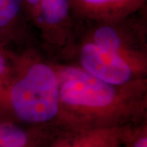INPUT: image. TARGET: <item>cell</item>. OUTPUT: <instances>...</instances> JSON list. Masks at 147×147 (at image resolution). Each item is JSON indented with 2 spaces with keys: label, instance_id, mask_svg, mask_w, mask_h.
<instances>
[{
  "label": "cell",
  "instance_id": "6da1fadb",
  "mask_svg": "<svg viewBox=\"0 0 147 147\" xmlns=\"http://www.w3.org/2000/svg\"><path fill=\"white\" fill-rule=\"evenodd\" d=\"M58 79L61 113L68 128L123 127L138 117V111L119 103L120 86L77 68L64 69Z\"/></svg>",
  "mask_w": 147,
  "mask_h": 147
},
{
  "label": "cell",
  "instance_id": "7a4b0ae2",
  "mask_svg": "<svg viewBox=\"0 0 147 147\" xmlns=\"http://www.w3.org/2000/svg\"><path fill=\"white\" fill-rule=\"evenodd\" d=\"M11 107L17 123L67 129L60 98L57 74L46 64L37 63L12 87Z\"/></svg>",
  "mask_w": 147,
  "mask_h": 147
},
{
  "label": "cell",
  "instance_id": "3957f363",
  "mask_svg": "<svg viewBox=\"0 0 147 147\" xmlns=\"http://www.w3.org/2000/svg\"><path fill=\"white\" fill-rule=\"evenodd\" d=\"M80 61L85 72L106 84L123 86L132 78V69L124 58L94 42L83 47Z\"/></svg>",
  "mask_w": 147,
  "mask_h": 147
},
{
  "label": "cell",
  "instance_id": "277c9868",
  "mask_svg": "<svg viewBox=\"0 0 147 147\" xmlns=\"http://www.w3.org/2000/svg\"><path fill=\"white\" fill-rule=\"evenodd\" d=\"M123 127L61 129L45 147H122Z\"/></svg>",
  "mask_w": 147,
  "mask_h": 147
},
{
  "label": "cell",
  "instance_id": "5b68a950",
  "mask_svg": "<svg viewBox=\"0 0 147 147\" xmlns=\"http://www.w3.org/2000/svg\"><path fill=\"white\" fill-rule=\"evenodd\" d=\"M72 11L96 21L124 18L139 9L145 0H69Z\"/></svg>",
  "mask_w": 147,
  "mask_h": 147
},
{
  "label": "cell",
  "instance_id": "8992f818",
  "mask_svg": "<svg viewBox=\"0 0 147 147\" xmlns=\"http://www.w3.org/2000/svg\"><path fill=\"white\" fill-rule=\"evenodd\" d=\"M61 129L0 122V147H45Z\"/></svg>",
  "mask_w": 147,
  "mask_h": 147
},
{
  "label": "cell",
  "instance_id": "52a82bcc",
  "mask_svg": "<svg viewBox=\"0 0 147 147\" xmlns=\"http://www.w3.org/2000/svg\"><path fill=\"white\" fill-rule=\"evenodd\" d=\"M30 10L38 24L53 27L68 20L72 7L69 0H42Z\"/></svg>",
  "mask_w": 147,
  "mask_h": 147
},
{
  "label": "cell",
  "instance_id": "ba28073f",
  "mask_svg": "<svg viewBox=\"0 0 147 147\" xmlns=\"http://www.w3.org/2000/svg\"><path fill=\"white\" fill-rule=\"evenodd\" d=\"M93 35L94 43L121 56L123 42L119 36V33L115 27L109 24L101 25L95 30Z\"/></svg>",
  "mask_w": 147,
  "mask_h": 147
},
{
  "label": "cell",
  "instance_id": "9c48e42d",
  "mask_svg": "<svg viewBox=\"0 0 147 147\" xmlns=\"http://www.w3.org/2000/svg\"><path fill=\"white\" fill-rule=\"evenodd\" d=\"M122 145L125 147H147V130L146 125L123 127Z\"/></svg>",
  "mask_w": 147,
  "mask_h": 147
},
{
  "label": "cell",
  "instance_id": "30bf717a",
  "mask_svg": "<svg viewBox=\"0 0 147 147\" xmlns=\"http://www.w3.org/2000/svg\"><path fill=\"white\" fill-rule=\"evenodd\" d=\"M23 0H0V28L13 22L21 14Z\"/></svg>",
  "mask_w": 147,
  "mask_h": 147
},
{
  "label": "cell",
  "instance_id": "8fae6325",
  "mask_svg": "<svg viewBox=\"0 0 147 147\" xmlns=\"http://www.w3.org/2000/svg\"><path fill=\"white\" fill-rule=\"evenodd\" d=\"M7 69V64H6V61L3 54L0 53V75H2L6 71Z\"/></svg>",
  "mask_w": 147,
  "mask_h": 147
},
{
  "label": "cell",
  "instance_id": "7c38bea8",
  "mask_svg": "<svg viewBox=\"0 0 147 147\" xmlns=\"http://www.w3.org/2000/svg\"><path fill=\"white\" fill-rule=\"evenodd\" d=\"M41 1H42V0H23L24 4H26V5L28 7L29 9H30L31 7L37 5V4H38V3H40Z\"/></svg>",
  "mask_w": 147,
  "mask_h": 147
}]
</instances>
